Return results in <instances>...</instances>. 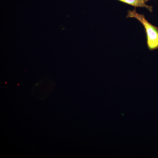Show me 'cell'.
<instances>
[{"mask_svg":"<svg viewBox=\"0 0 158 158\" xmlns=\"http://www.w3.org/2000/svg\"><path fill=\"white\" fill-rule=\"evenodd\" d=\"M126 17L135 18L143 24L146 33L148 48L150 51L158 49V28L148 22L145 19L144 15L137 13L136 11V7L133 10L128 11Z\"/></svg>","mask_w":158,"mask_h":158,"instance_id":"1","label":"cell"},{"mask_svg":"<svg viewBox=\"0 0 158 158\" xmlns=\"http://www.w3.org/2000/svg\"><path fill=\"white\" fill-rule=\"evenodd\" d=\"M136 7H145L150 12L152 11V6L146 5L142 0H118Z\"/></svg>","mask_w":158,"mask_h":158,"instance_id":"2","label":"cell"},{"mask_svg":"<svg viewBox=\"0 0 158 158\" xmlns=\"http://www.w3.org/2000/svg\"><path fill=\"white\" fill-rule=\"evenodd\" d=\"M145 3L150 0H142Z\"/></svg>","mask_w":158,"mask_h":158,"instance_id":"3","label":"cell"}]
</instances>
